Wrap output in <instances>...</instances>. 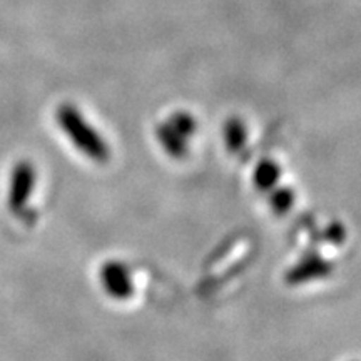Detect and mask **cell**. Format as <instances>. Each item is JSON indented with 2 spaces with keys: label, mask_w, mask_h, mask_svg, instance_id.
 I'll return each mask as SVG.
<instances>
[{
  "label": "cell",
  "mask_w": 361,
  "mask_h": 361,
  "mask_svg": "<svg viewBox=\"0 0 361 361\" xmlns=\"http://www.w3.org/2000/svg\"><path fill=\"white\" fill-rule=\"evenodd\" d=\"M57 117L61 128L66 130V134L69 135L72 141L78 144L79 149H82L89 156H104V147H101L99 139L92 134L82 116H79V112L74 107L62 106Z\"/></svg>",
  "instance_id": "1"
},
{
  "label": "cell",
  "mask_w": 361,
  "mask_h": 361,
  "mask_svg": "<svg viewBox=\"0 0 361 361\" xmlns=\"http://www.w3.org/2000/svg\"><path fill=\"white\" fill-rule=\"evenodd\" d=\"M35 171L29 162H19L12 169L11 188H8V206L12 211H20L27 204L34 191Z\"/></svg>",
  "instance_id": "2"
}]
</instances>
